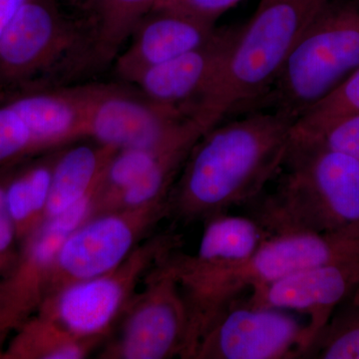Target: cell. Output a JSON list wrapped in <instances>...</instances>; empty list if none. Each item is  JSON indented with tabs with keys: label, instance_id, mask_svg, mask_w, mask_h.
Instances as JSON below:
<instances>
[{
	"label": "cell",
	"instance_id": "6da1fadb",
	"mask_svg": "<svg viewBox=\"0 0 359 359\" xmlns=\"http://www.w3.org/2000/svg\"><path fill=\"white\" fill-rule=\"evenodd\" d=\"M294 121L276 111L217 124L189 153L169 199V215L205 221L255 202L280 172Z\"/></svg>",
	"mask_w": 359,
	"mask_h": 359
},
{
	"label": "cell",
	"instance_id": "7a4b0ae2",
	"mask_svg": "<svg viewBox=\"0 0 359 359\" xmlns=\"http://www.w3.org/2000/svg\"><path fill=\"white\" fill-rule=\"evenodd\" d=\"M108 65L92 18L58 0H26L0 37V96L85 83Z\"/></svg>",
	"mask_w": 359,
	"mask_h": 359
},
{
	"label": "cell",
	"instance_id": "3957f363",
	"mask_svg": "<svg viewBox=\"0 0 359 359\" xmlns=\"http://www.w3.org/2000/svg\"><path fill=\"white\" fill-rule=\"evenodd\" d=\"M280 184L261 201L256 218L273 233L359 238V161L290 139Z\"/></svg>",
	"mask_w": 359,
	"mask_h": 359
},
{
	"label": "cell",
	"instance_id": "277c9868",
	"mask_svg": "<svg viewBox=\"0 0 359 359\" xmlns=\"http://www.w3.org/2000/svg\"><path fill=\"white\" fill-rule=\"evenodd\" d=\"M332 0H261L238 27L203 115L212 125L264 99L302 33Z\"/></svg>",
	"mask_w": 359,
	"mask_h": 359
},
{
	"label": "cell",
	"instance_id": "5b68a950",
	"mask_svg": "<svg viewBox=\"0 0 359 359\" xmlns=\"http://www.w3.org/2000/svg\"><path fill=\"white\" fill-rule=\"evenodd\" d=\"M349 262H359V238L306 231L273 233L241 266L180 283L190 314L186 358L212 318L245 292L301 269Z\"/></svg>",
	"mask_w": 359,
	"mask_h": 359
},
{
	"label": "cell",
	"instance_id": "8992f818",
	"mask_svg": "<svg viewBox=\"0 0 359 359\" xmlns=\"http://www.w3.org/2000/svg\"><path fill=\"white\" fill-rule=\"evenodd\" d=\"M359 67V2L332 0L309 25L266 96L297 121Z\"/></svg>",
	"mask_w": 359,
	"mask_h": 359
},
{
	"label": "cell",
	"instance_id": "52a82bcc",
	"mask_svg": "<svg viewBox=\"0 0 359 359\" xmlns=\"http://www.w3.org/2000/svg\"><path fill=\"white\" fill-rule=\"evenodd\" d=\"M181 245L179 235L173 233L150 238L109 273L69 283L47 297L36 314L78 339L98 340L128 308L143 276Z\"/></svg>",
	"mask_w": 359,
	"mask_h": 359
},
{
	"label": "cell",
	"instance_id": "ba28073f",
	"mask_svg": "<svg viewBox=\"0 0 359 359\" xmlns=\"http://www.w3.org/2000/svg\"><path fill=\"white\" fill-rule=\"evenodd\" d=\"M309 346L306 323L290 311L252 306L241 297L212 318L189 358H304Z\"/></svg>",
	"mask_w": 359,
	"mask_h": 359
},
{
	"label": "cell",
	"instance_id": "9c48e42d",
	"mask_svg": "<svg viewBox=\"0 0 359 359\" xmlns=\"http://www.w3.org/2000/svg\"><path fill=\"white\" fill-rule=\"evenodd\" d=\"M168 215L166 205L97 212L61 245L46 297L69 283L105 275L118 268Z\"/></svg>",
	"mask_w": 359,
	"mask_h": 359
},
{
	"label": "cell",
	"instance_id": "30bf717a",
	"mask_svg": "<svg viewBox=\"0 0 359 359\" xmlns=\"http://www.w3.org/2000/svg\"><path fill=\"white\" fill-rule=\"evenodd\" d=\"M145 283L125 311L121 334L106 354L120 359L183 358L190 314L181 285L162 262L146 276Z\"/></svg>",
	"mask_w": 359,
	"mask_h": 359
},
{
	"label": "cell",
	"instance_id": "8fae6325",
	"mask_svg": "<svg viewBox=\"0 0 359 359\" xmlns=\"http://www.w3.org/2000/svg\"><path fill=\"white\" fill-rule=\"evenodd\" d=\"M88 87L87 138L116 150L157 147L189 118L131 84L89 82Z\"/></svg>",
	"mask_w": 359,
	"mask_h": 359
},
{
	"label": "cell",
	"instance_id": "7c38bea8",
	"mask_svg": "<svg viewBox=\"0 0 359 359\" xmlns=\"http://www.w3.org/2000/svg\"><path fill=\"white\" fill-rule=\"evenodd\" d=\"M358 287L359 262L325 264L255 287L245 301L255 306L306 316L311 346L337 309Z\"/></svg>",
	"mask_w": 359,
	"mask_h": 359
},
{
	"label": "cell",
	"instance_id": "4fadbf2b",
	"mask_svg": "<svg viewBox=\"0 0 359 359\" xmlns=\"http://www.w3.org/2000/svg\"><path fill=\"white\" fill-rule=\"evenodd\" d=\"M238 32V27L218 28L204 44L147 71L133 86L183 115L203 117Z\"/></svg>",
	"mask_w": 359,
	"mask_h": 359
},
{
	"label": "cell",
	"instance_id": "5bb4252c",
	"mask_svg": "<svg viewBox=\"0 0 359 359\" xmlns=\"http://www.w3.org/2000/svg\"><path fill=\"white\" fill-rule=\"evenodd\" d=\"M68 236L44 219L20 243L15 262L0 278V353L11 332L39 311L54 262Z\"/></svg>",
	"mask_w": 359,
	"mask_h": 359
},
{
	"label": "cell",
	"instance_id": "9a60e30c",
	"mask_svg": "<svg viewBox=\"0 0 359 359\" xmlns=\"http://www.w3.org/2000/svg\"><path fill=\"white\" fill-rule=\"evenodd\" d=\"M217 25L171 9L153 8L114 59L116 76L134 85L147 71L178 58L214 36Z\"/></svg>",
	"mask_w": 359,
	"mask_h": 359
},
{
	"label": "cell",
	"instance_id": "2e32d148",
	"mask_svg": "<svg viewBox=\"0 0 359 359\" xmlns=\"http://www.w3.org/2000/svg\"><path fill=\"white\" fill-rule=\"evenodd\" d=\"M203 222L204 230L195 255L173 252L163 259V266L179 283L241 266L254 256L269 236L254 217L226 212Z\"/></svg>",
	"mask_w": 359,
	"mask_h": 359
},
{
	"label": "cell",
	"instance_id": "e0dca14e",
	"mask_svg": "<svg viewBox=\"0 0 359 359\" xmlns=\"http://www.w3.org/2000/svg\"><path fill=\"white\" fill-rule=\"evenodd\" d=\"M117 151L92 140L58 153L44 219L57 216L95 191Z\"/></svg>",
	"mask_w": 359,
	"mask_h": 359
},
{
	"label": "cell",
	"instance_id": "ac0fdd59",
	"mask_svg": "<svg viewBox=\"0 0 359 359\" xmlns=\"http://www.w3.org/2000/svg\"><path fill=\"white\" fill-rule=\"evenodd\" d=\"M57 155L47 156L20 169H9L4 194L20 245L44 221Z\"/></svg>",
	"mask_w": 359,
	"mask_h": 359
},
{
	"label": "cell",
	"instance_id": "d6986e66",
	"mask_svg": "<svg viewBox=\"0 0 359 359\" xmlns=\"http://www.w3.org/2000/svg\"><path fill=\"white\" fill-rule=\"evenodd\" d=\"M0 353L4 359H80L88 354L97 340L73 337L53 321L36 314L18 330Z\"/></svg>",
	"mask_w": 359,
	"mask_h": 359
},
{
	"label": "cell",
	"instance_id": "ffe728a7",
	"mask_svg": "<svg viewBox=\"0 0 359 359\" xmlns=\"http://www.w3.org/2000/svg\"><path fill=\"white\" fill-rule=\"evenodd\" d=\"M158 0H90L89 14L96 25L99 42L108 63L114 61L139 21Z\"/></svg>",
	"mask_w": 359,
	"mask_h": 359
},
{
	"label": "cell",
	"instance_id": "44dd1931",
	"mask_svg": "<svg viewBox=\"0 0 359 359\" xmlns=\"http://www.w3.org/2000/svg\"><path fill=\"white\" fill-rule=\"evenodd\" d=\"M337 309L306 358L359 359V287Z\"/></svg>",
	"mask_w": 359,
	"mask_h": 359
},
{
	"label": "cell",
	"instance_id": "7402d4cb",
	"mask_svg": "<svg viewBox=\"0 0 359 359\" xmlns=\"http://www.w3.org/2000/svg\"><path fill=\"white\" fill-rule=\"evenodd\" d=\"M354 113H359V67L330 95L294 122L292 136H308L330 122Z\"/></svg>",
	"mask_w": 359,
	"mask_h": 359
},
{
	"label": "cell",
	"instance_id": "603a6c76",
	"mask_svg": "<svg viewBox=\"0 0 359 359\" xmlns=\"http://www.w3.org/2000/svg\"><path fill=\"white\" fill-rule=\"evenodd\" d=\"M39 153L32 131L7 97H0V170Z\"/></svg>",
	"mask_w": 359,
	"mask_h": 359
},
{
	"label": "cell",
	"instance_id": "cb8c5ba5",
	"mask_svg": "<svg viewBox=\"0 0 359 359\" xmlns=\"http://www.w3.org/2000/svg\"><path fill=\"white\" fill-rule=\"evenodd\" d=\"M292 138L316 144L359 161V113L339 118L308 136Z\"/></svg>",
	"mask_w": 359,
	"mask_h": 359
},
{
	"label": "cell",
	"instance_id": "d4e9b609",
	"mask_svg": "<svg viewBox=\"0 0 359 359\" xmlns=\"http://www.w3.org/2000/svg\"><path fill=\"white\" fill-rule=\"evenodd\" d=\"M9 169L0 170V278L13 266L18 252L20 241L6 202V182Z\"/></svg>",
	"mask_w": 359,
	"mask_h": 359
},
{
	"label": "cell",
	"instance_id": "484cf974",
	"mask_svg": "<svg viewBox=\"0 0 359 359\" xmlns=\"http://www.w3.org/2000/svg\"><path fill=\"white\" fill-rule=\"evenodd\" d=\"M242 0H158L154 8L171 9L215 23Z\"/></svg>",
	"mask_w": 359,
	"mask_h": 359
},
{
	"label": "cell",
	"instance_id": "4316f807",
	"mask_svg": "<svg viewBox=\"0 0 359 359\" xmlns=\"http://www.w3.org/2000/svg\"><path fill=\"white\" fill-rule=\"evenodd\" d=\"M26 0H0V37Z\"/></svg>",
	"mask_w": 359,
	"mask_h": 359
},
{
	"label": "cell",
	"instance_id": "83f0119b",
	"mask_svg": "<svg viewBox=\"0 0 359 359\" xmlns=\"http://www.w3.org/2000/svg\"><path fill=\"white\" fill-rule=\"evenodd\" d=\"M358 1L359 2V0H358Z\"/></svg>",
	"mask_w": 359,
	"mask_h": 359
}]
</instances>
